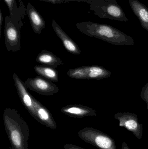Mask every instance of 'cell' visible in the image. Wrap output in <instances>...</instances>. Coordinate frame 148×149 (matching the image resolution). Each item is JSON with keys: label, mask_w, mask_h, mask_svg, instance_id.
<instances>
[{"label": "cell", "mask_w": 148, "mask_h": 149, "mask_svg": "<svg viewBox=\"0 0 148 149\" xmlns=\"http://www.w3.org/2000/svg\"><path fill=\"white\" fill-rule=\"evenodd\" d=\"M36 61L38 63L44 66H49L54 69L63 65L62 60L51 52L47 50H42L36 56Z\"/></svg>", "instance_id": "5bb4252c"}, {"label": "cell", "mask_w": 148, "mask_h": 149, "mask_svg": "<svg viewBox=\"0 0 148 149\" xmlns=\"http://www.w3.org/2000/svg\"><path fill=\"white\" fill-rule=\"evenodd\" d=\"M27 11L33 31L36 34L40 35L45 28V21L30 3H28Z\"/></svg>", "instance_id": "7c38bea8"}, {"label": "cell", "mask_w": 148, "mask_h": 149, "mask_svg": "<svg viewBox=\"0 0 148 149\" xmlns=\"http://www.w3.org/2000/svg\"><path fill=\"white\" fill-rule=\"evenodd\" d=\"M24 84L30 90L46 96H51L59 91L56 84L41 76L29 78L25 81Z\"/></svg>", "instance_id": "ba28073f"}, {"label": "cell", "mask_w": 148, "mask_h": 149, "mask_svg": "<svg viewBox=\"0 0 148 149\" xmlns=\"http://www.w3.org/2000/svg\"><path fill=\"white\" fill-rule=\"evenodd\" d=\"M121 149H131L129 148V146H128L127 143L126 142L123 143L122 145Z\"/></svg>", "instance_id": "7402d4cb"}, {"label": "cell", "mask_w": 148, "mask_h": 149, "mask_svg": "<svg viewBox=\"0 0 148 149\" xmlns=\"http://www.w3.org/2000/svg\"><path fill=\"white\" fill-rule=\"evenodd\" d=\"M23 23L14 22L10 17L7 16L5 19L4 36L6 48L8 51L13 52L19 51L21 48V29Z\"/></svg>", "instance_id": "8992f818"}, {"label": "cell", "mask_w": 148, "mask_h": 149, "mask_svg": "<svg viewBox=\"0 0 148 149\" xmlns=\"http://www.w3.org/2000/svg\"><path fill=\"white\" fill-rule=\"evenodd\" d=\"M131 9L139 19L141 25L148 32V8L138 0H129Z\"/></svg>", "instance_id": "4fadbf2b"}, {"label": "cell", "mask_w": 148, "mask_h": 149, "mask_svg": "<svg viewBox=\"0 0 148 149\" xmlns=\"http://www.w3.org/2000/svg\"><path fill=\"white\" fill-rule=\"evenodd\" d=\"M52 25L54 31L62 42L65 49L71 54L75 55H81V51L78 45L67 36L54 20L52 21Z\"/></svg>", "instance_id": "8fae6325"}, {"label": "cell", "mask_w": 148, "mask_h": 149, "mask_svg": "<svg viewBox=\"0 0 148 149\" xmlns=\"http://www.w3.org/2000/svg\"><path fill=\"white\" fill-rule=\"evenodd\" d=\"M40 1H45L50 3H54V4L62 3L61 0H40Z\"/></svg>", "instance_id": "ffe728a7"}, {"label": "cell", "mask_w": 148, "mask_h": 149, "mask_svg": "<svg viewBox=\"0 0 148 149\" xmlns=\"http://www.w3.org/2000/svg\"><path fill=\"white\" fill-rule=\"evenodd\" d=\"M111 72L102 66L89 65L81 66L69 70L67 74L75 79L100 80L111 76Z\"/></svg>", "instance_id": "52a82bcc"}, {"label": "cell", "mask_w": 148, "mask_h": 149, "mask_svg": "<svg viewBox=\"0 0 148 149\" xmlns=\"http://www.w3.org/2000/svg\"><path fill=\"white\" fill-rule=\"evenodd\" d=\"M90 5V10L101 18L121 22L129 21L117 0H93Z\"/></svg>", "instance_id": "277c9868"}, {"label": "cell", "mask_w": 148, "mask_h": 149, "mask_svg": "<svg viewBox=\"0 0 148 149\" xmlns=\"http://www.w3.org/2000/svg\"><path fill=\"white\" fill-rule=\"evenodd\" d=\"M62 113L70 117L82 118L96 116V111L87 106L78 104L67 105L61 109Z\"/></svg>", "instance_id": "30bf717a"}, {"label": "cell", "mask_w": 148, "mask_h": 149, "mask_svg": "<svg viewBox=\"0 0 148 149\" xmlns=\"http://www.w3.org/2000/svg\"><path fill=\"white\" fill-rule=\"evenodd\" d=\"M114 118L119 121V126L125 128L140 140L143 133V125L139 123L138 116L134 113L124 112L115 114Z\"/></svg>", "instance_id": "9c48e42d"}, {"label": "cell", "mask_w": 148, "mask_h": 149, "mask_svg": "<svg viewBox=\"0 0 148 149\" xmlns=\"http://www.w3.org/2000/svg\"><path fill=\"white\" fill-rule=\"evenodd\" d=\"M93 1V0H61L62 3L67 2L68 1H77L85 2H87L89 4Z\"/></svg>", "instance_id": "d6986e66"}, {"label": "cell", "mask_w": 148, "mask_h": 149, "mask_svg": "<svg viewBox=\"0 0 148 149\" xmlns=\"http://www.w3.org/2000/svg\"><path fill=\"white\" fill-rule=\"evenodd\" d=\"M13 78L21 102L30 115L41 124L56 129L57 125L49 109L34 98L28 91L24 82L15 73H13Z\"/></svg>", "instance_id": "6da1fadb"}, {"label": "cell", "mask_w": 148, "mask_h": 149, "mask_svg": "<svg viewBox=\"0 0 148 149\" xmlns=\"http://www.w3.org/2000/svg\"><path fill=\"white\" fill-rule=\"evenodd\" d=\"M8 149H12V148H8Z\"/></svg>", "instance_id": "603a6c76"}, {"label": "cell", "mask_w": 148, "mask_h": 149, "mask_svg": "<svg viewBox=\"0 0 148 149\" xmlns=\"http://www.w3.org/2000/svg\"><path fill=\"white\" fill-rule=\"evenodd\" d=\"M79 137L99 149H117L114 140L103 132L94 128H84L78 132Z\"/></svg>", "instance_id": "5b68a950"}, {"label": "cell", "mask_w": 148, "mask_h": 149, "mask_svg": "<svg viewBox=\"0 0 148 149\" xmlns=\"http://www.w3.org/2000/svg\"><path fill=\"white\" fill-rule=\"evenodd\" d=\"M63 148H64V149H86L83 148L81 147L71 144L64 145Z\"/></svg>", "instance_id": "ac0fdd59"}, {"label": "cell", "mask_w": 148, "mask_h": 149, "mask_svg": "<svg viewBox=\"0 0 148 149\" xmlns=\"http://www.w3.org/2000/svg\"><path fill=\"white\" fill-rule=\"evenodd\" d=\"M76 26L83 34L116 45H133V38L110 25L91 22L77 23Z\"/></svg>", "instance_id": "3957f363"}, {"label": "cell", "mask_w": 148, "mask_h": 149, "mask_svg": "<svg viewBox=\"0 0 148 149\" xmlns=\"http://www.w3.org/2000/svg\"><path fill=\"white\" fill-rule=\"evenodd\" d=\"M3 20V16L1 10L0 12V37L1 36V27L2 24Z\"/></svg>", "instance_id": "44dd1931"}, {"label": "cell", "mask_w": 148, "mask_h": 149, "mask_svg": "<svg viewBox=\"0 0 148 149\" xmlns=\"http://www.w3.org/2000/svg\"><path fill=\"white\" fill-rule=\"evenodd\" d=\"M34 70L40 76L50 81H59V74L54 68L44 65H36L34 67Z\"/></svg>", "instance_id": "9a60e30c"}, {"label": "cell", "mask_w": 148, "mask_h": 149, "mask_svg": "<svg viewBox=\"0 0 148 149\" xmlns=\"http://www.w3.org/2000/svg\"><path fill=\"white\" fill-rule=\"evenodd\" d=\"M141 98L147 103L148 109V82L143 87L140 93Z\"/></svg>", "instance_id": "e0dca14e"}, {"label": "cell", "mask_w": 148, "mask_h": 149, "mask_svg": "<svg viewBox=\"0 0 148 149\" xmlns=\"http://www.w3.org/2000/svg\"><path fill=\"white\" fill-rule=\"evenodd\" d=\"M3 123L12 149H29V127L16 109L6 108Z\"/></svg>", "instance_id": "7a4b0ae2"}, {"label": "cell", "mask_w": 148, "mask_h": 149, "mask_svg": "<svg viewBox=\"0 0 148 149\" xmlns=\"http://www.w3.org/2000/svg\"><path fill=\"white\" fill-rule=\"evenodd\" d=\"M8 6L10 13V17L12 20L17 23H22V17L25 15L23 12L17 6V0H4ZM22 1V0H21Z\"/></svg>", "instance_id": "2e32d148"}]
</instances>
